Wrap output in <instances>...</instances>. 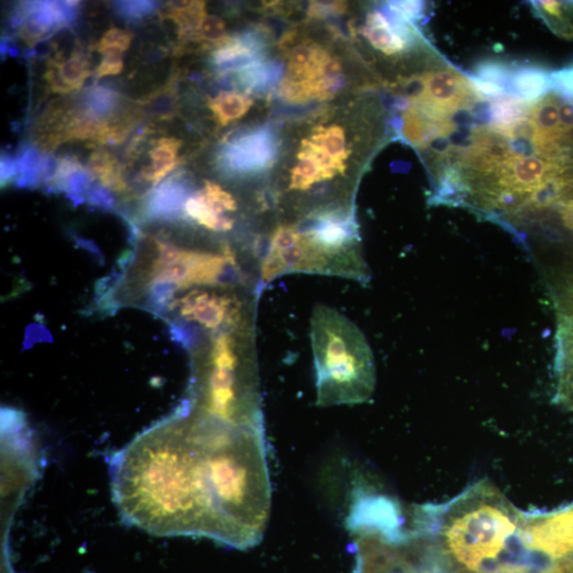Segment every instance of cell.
Segmentation results:
<instances>
[{"instance_id": "4", "label": "cell", "mask_w": 573, "mask_h": 573, "mask_svg": "<svg viewBox=\"0 0 573 573\" xmlns=\"http://www.w3.org/2000/svg\"><path fill=\"white\" fill-rule=\"evenodd\" d=\"M292 227L291 245L273 255L283 275L322 274L369 282V268L361 254L357 225L349 207L310 213Z\"/></svg>"}, {"instance_id": "5", "label": "cell", "mask_w": 573, "mask_h": 573, "mask_svg": "<svg viewBox=\"0 0 573 573\" xmlns=\"http://www.w3.org/2000/svg\"><path fill=\"white\" fill-rule=\"evenodd\" d=\"M517 540L527 551L553 560L573 557V503L548 512H522Z\"/></svg>"}, {"instance_id": "3", "label": "cell", "mask_w": 573, "mask_h": 573, "mask_svg": "<svg viewBox=\"0 0 573 573\" xmlns=\"http://www.w3.org/2000/svg\"><path fill=\"white\" fill-rule=\"evenodd\" d=\"M318 405L368 403L376 386L371 347L359 328L338 310L319 305L312 312Z\"/></svg>"}, {"instance_id": "14", "label": "cell", "mask_w": 573, "mask_h": 573, "mask_svg": "<svg viewBox=\"0 0 573 573\" xmlns=\"http://www.w3.org/2000/svg\"><path fill=\"white\" fill-rule=\"evenodd\" d=\"M363 37L374 48L387 56H395L406 51L410 44L391 27L381 11L371 12L367 17V26L362 28Z\"/></svg>"}, {"instance_id": "21", "label": "cell", "mask_w": 573, "mask_h": 573, "mask_svg": "<svg viewBox=\"0 0 573 573\" xmlns=\"http://www.w3.org/2000/svg\"><path fill=\"white\" fill-rule=\"evenodd\" d=\"M322 171L319 164L310 155L301 151L299 154V164L292 170L290 190L309 191L312 185L322 183Z\"/></svg>"}, {"instance_id": "15", "label": "cell", "mask_w": 573, "mask_h": 573, "mask_svg": "<svg viewBox=\"0 0 573 573\" xmlns=\"http://www.w3.org/2000/svg\"><path fill=\"white\" fill-rule=\"evenodd\" d=\"M181 141L173 137H162L149 151L150 166L142 171L146 182L156 186L179 164L178 153Z\"/></svg>"}, {"instance_id": "18", "label": "cell", "mask_w": 573, "mask_h": 573, "mask_svg": "<svg viewBox=\"0 0 573 573\" xmlns=\"http://www.w3.org/2000/svg\"><path fill=\"white\" fill-rule=\"evenodd\" d=\"M529 113L528 103L514 96L497 97L491 107L492 123L496 130L508 135L526 120Z\"/></svg>"}, {"instance_id": "25", "label": "cell", "mask_w": 573, "mask_h": 573, "mask_svg": "<svg viewBox=\"0 0 573 573\" xmlns=\"http://www.w3.org/2000/svg\"><path fill=\"white\" fill-rule=\"evenodd\" d=\"M227 38V24L221 17L206 15L198 32L197 40L211 43L216 47Z\"/></svg>"}, {"instance_id": "24", "label": "cell", "mask_w": 573, "mask_h": 573, "mask_svg": "<svg viewBox=\"0 0 573 573\" xmlns=\"http://www.w3.org/2000/svg\"><path fill=\"white\" fill-rule=\"evenodd\" d=\"M132 40V32L117 27H112L103 34L95 48L100 55L111 50L125 52L131 46Z\"/></svg>"}, {"instance_id": "6", "label": "cell", "mask_w": 573, "mask_h": 573, "mask_svg": "<svg viewBox=\"0 0 573 573\" xmlns=\"http://www.w3.org/2000/svg\"><path fill=\"white\" fill-rule=\"evenodd\" d=\"M276 156V136L265 127L235 133L225 142L218 163L232 176L258 175L274 164Z\"/></svg>"}, {"instance_id": "8", "label": "cell", "mask_w": 573, "mask_h": 573, "mask_svg": "<svg viewBox=\"0 0 573 573\" xmlns=\"http://www.w3.org/2000/svg\"><path fill=\"white\" fill-rule=\"evenodd\" d=\"M79 2L24 3L13 15L12 26L19 28L21 39L29 47L36 46L49 34L73 24Z\"/></svg>"}, {"instance_id": "7", "label": "cell", "mask_w": 573, "mask_h": 573, "mask_svg": "<svg viewBox=\"0 0 573 573\" xmlns=\"http://www.w3.org/2000/svg\"><path fill=\"white\" fill-rule=\"evenodd\" d=\"M185 320L199 323L207 329L247 328L242 302L228 293L218 294L193 290L177 302Z\"/></svg>"}, {"instance_id": "33", "label": "cell", "mask_w": 573, "mask_h": 573, "mask_svg": "<svg viewBox=\"0 0 573 573\" xmlns=\"http://www.w3.org/2000/svg\"><path fill=\"white\" fill-rule=\"evenodd\" d=\"M561 128L565 134L573 130V100L561 96Z\"/></svg>"}, {"instance_id": "20", "label": "cell", "mask_w": 573, "mask_h": 573, "mask_svg": "<svg viewBox=\"0 0 573 573\" xmlns=\"http://www.w3.org/2000/svg\"><path fill=\"white\" fill-rule=\"evenodd\" d=\"M253 100L238 92H221L216 98L211 99L208 106L216 116L218 124L227 126L232 121L245 116L251 109Z\"/></svg>"}, {"instance_id": "17", "label": "cell", "mask_w": 573, "mask_h": 573, "mask_svg": "<svg viewBox=\"0 0 573 573\" xmlns=\"http://www.w3.org/2000/svg\"><path fill=\"white\" fill-rule=\"evenodd\" d=\"M184 213L188 218L200 224L201 227L214 232H228L234 227L233 219L219 215L214 210L204 190L187 199L184 205Z\"/></svg>"}, {"instance_id": "11", "label": "cell", "mask_w": 573, "mask_h": 573, "mask_svg": "<svg viewBox=\"0 0 573 573\" xmlns=\"http://www.w3.org/2000/svg\"><path fill=\"white\" fill-rule=\"evenodd\" d=\"M48 61L54 72L55 91L59 94L80 90L91 75L90 61L80 44L68 59L48 58Z\"/></svg>"}, {"instance_id": "9", "label": "cell", "mask_w": 573, "mask_h": 573, "mask_svg": "<svg viewBox=\"0 0 573 573\" xmlns=\"http://www.w3.org/2000/svg\"><path fill=\"white\" fill-rule=\"evenodd\" d=\"M471 90L473 88L468 80L445 69L425 78L424 94L418 97V102L424 115L431 120L441 121L443 116L455 112L470 98Z\"/></svg>"}, {"instance_id": "22", "label": "cell", "mask_w": 573, "mask_h": 573, "mask_svg": "<svg viewBox=\"0 0 573 573\" xmlns=\"http://www.w3.org/2000/svg\"><path fill=\"white\" fill-rule=\"evenodd\" d=\"M310 142L321 147L338 162L344 163L347 156H349V152L346 150L344 131L338 126L329 127L328 129L319 128L311 136Z\"/></svg>"}, {"instance_id": "2", "label": "cell", "mask_w": 573, "mask_h": 573, "mask_svg": "<svg viewBox=\"0 0 573 573\" xmlns=\"http://www.w3.org/2000/svg\"><path fill=\"white\" fill-rule=\"evenodd\" d=\"M522 512L490 480H480L442 505L411 510L440 573H488L517 541Z\"/></svg>"}, {"instance_id": "32", "label": "cell", "mask_w": 573, "mask_h": 573, "mask_svg": "<svg viewBox=\"0 0 573 573\" xmlns=\"http://www.w3.org/2000/svg\"><path fill=\"white\" fill-rule=\"evenodd\" d=\"M89 202L95 206L106 208H112L115 203L114 197L109 193L107 188L95 187L89 191L88 195Z\"/></svg>"}, {"instance_id": "19", "label": "cell", "mask_w": 573, "mask_h": 573, "mask_svg": "<svg viewBox=\"0 0 573 573\" xmlns=\"http://www.w3.org/2000/svg\"><path fill=\"white\" fill-rule=\"evenodd\" d=\"M89 172L103 187L117 191V193H125L128 189L123 169L108 151L97 150L91 154Z\"/></svg>"}, {"instance_id": "35", "label": "cell", "mask_w": 573, "mask_h": 573, "mask_svg": "<svg viewBox=\"0 0 573 573\" xmlns=\"http://www.w3.org/2000/svg\"><path fill=\"white\" fill-rule=\"evenodd\" d=\"M14 176H17L16 161L6 156V158L2 159V183H7Z\"/></svg>"}, {"instance_id": "13", "label": "cell", "mask_w": 573, "mask_h": 573, "mask_svg": "<svg viewBox=\"0 0 573 573\" xmlns=\"http://www.w3.org/2000/svg\"><path fill=\"white\" fill-rule=\"evenodd\" d=\"M509 90L514 97L527 103L540 100L552 90L551 73L536 66L518 67L512 73Z\"/></svg>"}, {"instance_id": "27", "label": "cell", "mask_w": 573, "mask_h": 573, "mask_svg": "<svg viewBox=\"0 0 573 573\" xmlns=\"http://www.w3.org/2000/svg\"><path fill=\"white\" fill-rule=\"evenodd\" d=\"M114 8L125 20L138 22L158 9V5L155 2H117Z\"/></svg>"}, {"instance_id": "10", "label": "cell", "mask_w": 573, "mask_h": 573, "mask_svg": "<svg viewBox=\"0 0 573 573\" xmlns=\"http://www.w3.org/2000/svg\"><path fill=\"white\" fill-rule=\"evenodd\" d=\"M554 373L557 389L553 402L573 411V306L560 312Z\"/></svg>"}, {"instance_id": "28", "label": "cell", "mask_w": 573, "mask_h": 573, "mask_svg": "<svg viewBox=\"0 0 573 573\" xmlns=\"http://www.w3.org/2000/svg\"><path fill=\"white\" fill-rule=\"evenodd\" d=\"M124 52L111 50L102 54V60L96 69V79L119 75L124 71Z\"/></svg>"}, {"instance_id": "29", "label": "cell", "mask_w": 573, "mask_h": 573, "mask_svg": "<svg viewBox=\"0 0 573 573\" xmlns=\"http://www.w3.org/2000/svg\"><path fill=\"white\" fill-rule=\"evenodd\" d=\"M552 90L560 96L573 100V64L551 73Z\"/></svg>"}, {"instance_id": "23", "label": "cell", "mask_w": 573, "mask_h": 573, "mask_svg": "<svg viewBox=\"0 0 573 573\" xmlns=\"http://www.w3.org/2000/svg\"><path fill=\"white\" fill-rule=\"evenodd\" d=\"M512 73L513 69L508 65L490 61L478 65L474 76L482 81L498 85L506 91L509 89Z\"/></svg>"}, {"instance_id": "1", "label": "cell", "mask_w": 573, "mask_h": 573, "mask_svg": "<svg viewBox=\"0 0 573 573\" xmlns=\"http://www.w3.org/2000/svg\"><path fill=\"white\" fill-rule=\"evenodd\" d=\"M112 485L131 525L229 545L216 500L210 421L187 405L116 455Z\"/></svg>"}, {"instance_id": "30", "label": "cell", "mask_w": 573, "mask_h": 573, "mask_svg": "<svg viewBox=\"0 0 573 573\" xmlns=\"http://www.w3.org/2000/svg\"><path fill=\"white\" fill-rule=\"evenodd\" d=\"M388 7L411 24L420 20L424 14L422 2H390Z\"/></svg>"}, {"instance_id": "12", "label": "cell", "mask_w": 573, "mask_h": 573, "mask_svg": "<svg viewBox=\"0 0 573 573\" xmlns=\"http://www.w3.org/2000/svg\"><path fill=\"white\" fill-rule=\"evenodd\" d=\"M188 187L180 176L172 177L160 185L148 198L147 215L167 219L180 215L188 199Z\"/></svg>"}, {"instance_id": "34", "label": "cell", "mask_w": 573, "mask_h": 573, "mask_svg": "<svg viewBox=\"0 0 573 573\" xmlns=\"http://www.w3.org/2000/svg\"><path fill=\"white\" fill-rule=\"evenodd\" d=\"M558 206L565 227L573 231V199L563 200Z\"/></svg>"}, {"instance_id": "31", "label": "cell", "mask_w": 573, "mask_h": 573, "mask_svg": "<svg viewBox=\"0 0 573 573\" xmlns=\"http://www.w3.org/2000/svg\"><path fill=\"white\" fill-rule=\"evenodd\" d=\"M345 8V4L340 2H314L309 6L308 15L311 19H327L332 15L343 14Z\"/></svg>"}, {"instance_id": "16", "label": "cell", "mask_w": 573, "mask_h": 573, "mask_svg": "<svg viewBox=\"0 0 573 573\" xmlns=\"http://www.w3.org/2000/svg\"><path fill=\"white\" fill-rule=\"evenodd\" d=\"M535 14L557 34L565 40H573V2H531Z\"/></svg>"}, {"instance_id": "26", "label": "cell", "mask_w": 573, "mask_h": 573, "mask_svg": "<svg viewBox=\"0 0 573 573\" xmlns=\"http://www.w3.org/2000/svg\"><path fill=\"white\" fill-rule=\"evenodd\" d=\"M204 193L219 215H224L225 212L237 211L236 200L228 191L222 189L220 185L211 181H205Z\"/></svg>"}]
</instances>
